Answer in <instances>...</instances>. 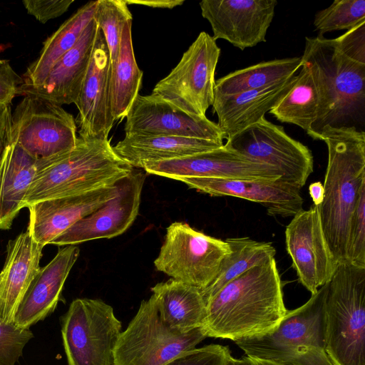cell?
Wrapping results in <instances>:
<instances>
[{
    "mask_svg": "<svg viewBox=\"0 0 365 365\" xmlns=\"http://www.w3.org/2000/svg\"><path fill=\"white\" fill-rule=\"evenodd\" d=\"M6 131H7V130H6ZM5 138H6V137H5ZM4 142H5V139H4ZM4 142L0 148V178H1V156H2V151H3V148H4Z\"/></svg>",
    "mask_w": 365,
    "mask_h": 365,
    "instance_id": "bcb514c9",
    "label": "cell"
},
{
    "mask_svg": "<svg viewBox=\"0 0 365 365\" xmlns=\"http://www.w3.org/2000/svg\"><path fill=\"white\" fill-rule=\"evenodd\" d=\"M226 140L225 144L239 153L277 168L282 181L300 190L314 171L309 148L265 117Z\"/></svg>",
    "mask_w": 365,
    "mask_h": 365,
    "instance_id": "7c38bea8",
    "label": "cell"
},
{
    "mask_svg": "<svg viewBox=\"0 0 365 365\" xmlns=\"http://www.w3.org/2000/svg\"><path fill=\"white\" fill-rule=\"evenodd\" d=\"M23 83L8 60L0 58V110L10 106Z\"/></svg>",
    "mask_w": 365,
    "mask_h": 365,
    "instance_id": "ab89813d",
    "label": "cell"
},
{
    "mask_svg": "<svg viewBox=\"0 0 365 365\" xmlns=\"http://www.w3.org/2000/svg\"><path fill=\"white\" fill-rule=\"evenodd\" d=\"M79 253L76 245H65L46 265L40 267L17 309L16 327L30 329L54 312Z\"/></svg>",
    "mask_w": 365,
    "mask_h": 365,
    "instance_id": "44dd1931",
    "label": "cell"
},
{
    "mask_svg": "<svg viewBox=\"0 0 365 365\" xmlns=\"http://www.w3.org/2000/svg\"><path fill=\"white\" fill-rule=\"evenodd\" d=\"M148 174L176 180L180 178L275 181L282 177L276 168L250 159L226 144L220 148L180 158L150 163Z\"/></svg>",
    "mask_w": 365,
    "mask_h": 365,
    "instance_id": "4fadbf2b",
    "label": "cell"
},
{
    "mask_svg": "<svg viewBox=\"0 0 365 365\" xmlns=\"http://www.w3.org/2000/svg\"><path fill=\"white\" fill-rule=\"evenodd\" d=\"M338 49L346 56L365 64V21L334 38Z\"/></svg>",
    "mask_w": 365,
    "mask_h": 365,
    "instance_id": "74e56055",
    "label": "cell"
},
{
    "mask_svg": "<svg viewBox=\"0 0 365 365\" xmlns=\"http://www.w3.org/2000/svg\"><path fill=\"white\" fill-rule=\"evenodd\" d=\"M310 197L314 202L313 205H319L323 201L324 187L320 182H315L310 184L309 187Z\"/></svg>",
    "mask_w": 365,
    "mask_h": 365,
    "instance_id": "7bdbcfd3",
    "label": "cell"
},
{
    "mask_svg": "<svg viewBox=\"0 0 365 365\" xmlns=\"http://www.w3.org/2000/svg\"><path fill=\"white\" fill-rule=\"evenodd\" d=\"M252 365H281L273 361L249 357Z\"/></svg>",
    "mask_w": 365,
    "mask_h": 365,
    "instance_id": "f6af8a7d",
    "label": "cell"
},
{
    "mask_svg": "<svg viewBox=\"0 0 365 365\" xmlns=\"http://www.w3.org/2000/svg\"><path fill=\"white\" fill-rule=\"evenodd\" d=\"M73 0H24L22 4L28 14L45 24L63 14Z\"/></svg>",
    "mask_w": 365,
    "mask_h": 365,
    "instance_id": "f35d334b",
    "label": "cell"
},
{
    "mask_svg": "<svg viewBox=\"0 0 365 365\" xmlns=\"http://www.w3.org/2000/svg\"><path fill=\"white\" fill-rule=\"evenodd\" d=\"M133 168L115 153L108 138L79 136L68 153L37 160L36 172L21 208L113 185Z\"/></svg>",
    "mask_w": 365,
    "mask_h": 365,
    "instance_id": "3957f363",
    "label": "cell"
},
{
    "mask_svg": "<svg viewBox=\"0 0 365 365\" xmlns=\"http://www.w3.org/2000/svg\"><path fill=\"white\" fill-rule=\"evenodd\" d=\"M202 328L185 334L170 330L162 322L153 295L121 331L114 350L115 365H165L193 349L206 338Z\"/></svg>",
    "mask_w": 365,
    "mask_h": 365,
    "instance_id": "9c48e42d",
    "label": "cell"
},
{
    "mask_svg": "<svg viewBox=\"0 0 365 365\" xmlns=\"http://www.w3.org/2000/svg\"><path fill=\"white\" fill-rule=\"evenodd\" d=\"M325 299L326 351L332 365H365V267L338 263Z\"/></svg>",
    "mask_w": 365,
    "mask_h": 365,
    "instance_id": "8992f818",
    "label": "cell"
},
{
    "mask_svg": "<svg viewBox=\"0 0 365 365\" xmlns=\"http://www.w3.org/2000/svg\"><path fill=\"white\" fill-rule=\"evenodd\" d=\"M96 1L81 6L69 19L43 43L37 58L27 68L22 76L20 91L43 83L56 61L78 41L83 31L93 19Z\"/></svg>",
    "mask_w": 365,
    "mask_h": 365,
    "instance_id": "83f0119b",
    "label": "cell"
},
{
    "mask_svg": "<svg viewBox=\"0 0 365 365\" xmlns=\"http://www.w3.org/2000/svg\"><path fill=\"white\" fill-rule=\"evenodd\" d=\"M128 4H140L155 9H173L182 5L184 0H125Z\"/></svg>",
    "mask_w": 365,
    "mask_h": 365,
    "instance_id": "60d3db41",
    "label": "cell"
},
{
    "mask_svg": "<svg viewBox=\"0 0 365 365\" xmlns=\"http://www.w3.org/2000/svg\"><path fill=\"white\" fill-rule=\"evenodd\" d=\"M327 283L302 306L287 310L271 331L235 344L248 357L281 365H332L326 351Z\"/></svg>",
    "mask_w": 365,
    "mask_h": 365,
    "instance_id": "5b68a950",
    "label": "cell"
},
{
    "mask_svg": "<svg viewBox=\"0 0 365 365\" xmlns=\"http://www.w3.org/2000/svg\"><path fill=\"white\" fill-rule=\"evenodd\" d=\"M302 66V57L262 61L237 70L215 81V96H228L269 86L294 76Z\"/></svg>",
    "mask_w": 365,
    "mask_h": 365,
    "instance_id": "4dcf8cb0",
    "label": "cell"
},
{
    "mask_svg": "<svg viewBox=\"0 0 365 365\" xmlns=\"http://www.w3.org/2000/svg\"><path fill=\"white\" fill-rule=\"evenodd\" d=\"M282 283L274 258L223 286L206 304V336L234 341L273 330L285 316Z\"/></svg>",
    "mask_w": 365,
    "mask_h": 365,
    "instance_id": "6da1fadb",
    "label": "cell"
},
{
    "mask_svg": "<svg viewBox=\"0 0 365 365\" xmlns=\"http://www.w3.org/2000/svg\"><path fill=\"white\" fill-rule=\"evenodd\" d=\"M68 365H115L121 322L99 299L78 298L61 318Z\"/></svg>",
    "mask_w": 365,
    "mask_h": 365,
    "instance_id": "ba28073f",
    "label": "cell"
},
{
    "mask_svg": "<svg viewBox=\"0 0 365 365\" xmlns=\"http://www.w3.org/2000/svg\"><path fill=\"white\" fill-rule=\"evenodd\" d=\"M319 140L328 150L324 198L317 205L325 239L336 262H349V231L365 187V133L354 126H325Z\"/></svg>",
    "mask_w": 365,
    "mask_h": 365,
    "instance_id": "7a4b0ae2",
    "label": "cell"
},
{
    "mask_svg": "<svg viewBox=\"0 0 365 365\" xmlns=\"http://www.w3.org/2000/svg\"><path fill=\"white\" fill-rule=\"evenodd\" d=\"M145 172L133 168L116 184V195L81 219L51 242L58 246L110 239L124 233L134 222L140 209Z\"/></svg>",
    "mask_w": 365,
    "mask_h": 365,
    "instance_id": "5bb4252c",
    "label": "cell"
},
{
    "mask_svg": "<svg viewBox=\"0 0 365 365\" xmlns=\"http://www.w3.org/2000/svg\"><path fill=\"white\" fill-rule=\"evenodd\" d=\"M116 183L86 193L49 199L29 205L27 228L33 239L43 247L51 244L78 220L114 197L118 192Z\"/></svg>",
    "mask_w": 365,
    "mask_h": 365,
    "instance_id": "ffe728a7",
    "label": "cell"
},
{
    "mask_svg": "<svg viewBox=\"0 0 365 365\" xmlns=\"http://www.w3.org/2000/svg\"><path fill=\"white\" fill-rule=\"evenodd\" d=\"M8 125L1 156L0 178V229L9 230L22 209L33 181L37 159L24 151L11 137Z\"/></svg>",
    "mask_w": 365,
    "mask_h": 365,
    "instance_id": "d4e9b609",
    "label": "cell"
},
{
    "mask_svg": "<svg viewBox=\"0 0 365 365\" xmlns=\"http://www.w3.org/2000/svg\"><path fill=\"white\" fill-rule=\"evenodd\" d=\"M230 252L226 241L197 231L186 222H175L166 229L154 265L171 279L203 290L215 279Z\"/></svg>",
    "mask_w": 365,
    "mask_h": 365,
    "instance_id": "30bf717a",
    "label": "cell"
},
{
    "mask_svg": "<svg viewBox=\"0 0 365 365\" xmlns=\"http://www.w3.org/2000/svg\"><path fill=\"white\" fill-rule=\"evenodd\" d=\"M225 365H252L249 357L244 356L240 359H236L230 354L226 359Z\"/></svg>",
    "mask_w": 365,
    "mask_h": 365,
    "instance_id": "ee69618b",
    "label": "cell"
},
{
    "mask_svg": "<svg viewBox=\"0 0 365 365\" xmlns=\"http://www.w3.org/2000/svg\"><path fill=\"white\" fill-rule=\"evenodd\" d=\"M43 246L37 243L28 228L6 245L0 272V321L14 323L17 309L40 269Z\"/></svg>",
    "mask_w": 365,
    "mask_h": 365,
    "instance_id": "7402d4cb",
    "label": "cell"
},
{
    "mask_svg": "<svg viewBox=\"0 0 365 365\" xmlns=\"http://www.w3.org/2000/svg\"><path fill=\"white\" fill-rule=\"evenodd\" d=\"M132 19L125 0L96 1L93 20L105 38L110 65H113L118 58L124 26L132 21Z\"/></svg>",
    "mask_w": 365,
    "mask_h": 365,
    "instance_id": "d6a6232c",
    "label": "cell"
},
{
    "mask_svg": "<svg viewBox=\"0 0 365 365\" xmlns=\"http://www.w3.org/2000/svg\"><path fill=\"white\" fill-rule=\"evenodd\" d=\"M11 112L10 106L0 110V148L4 142L6 130L11 119Z\"/></svg>",
    "mask_w": 365,
    "mask_h": 365,
    "instance_id": "b9f144b4",
    "label": "cell"
},
{
    "mask_svg": "<svg viewBox=\"0 0 365 365\" xmlns=\"http://www.w3.org/2000/svg\"><path fill=\"white\" fill-rule=\"evenodd\" d=\"M220 48L212 36L202 31L178 65L158 81L152 94L189 115L205 118L215 98V74Z\"/></svg>",
    "mask_w": 365,
    "mask_h": 365,
    "instance_id": "52a82bcc",
    "label": "cell"
},
{
    "mask_svg": "<svg viewBox=\"0 0 365 365\" xmlns=\"http://www.w3.org/2000/svg\"><path fill=\"white\" fill-rule=\"evenodd\" d=\"M34 337L30 329H21L14 323L0 321V365H16L25 346Z\"/></svg>",
    "mask_w": 365,
    "mask_h": 365,
    "instance_id": "e575fe53",
    "label": "cell"
},
{
    "mask_svg": "<svg viewBox=\"0 0 365 365\" xmlns=\"http://www.w3.org/2000/svg\"><path fill=\"white\" fill-rule=\"evenodd\" d=\"M97 28L92 19L76 43L56 61L43 83L19 95H34L61 106L75 104L90 63Z\"/></svg>",
    "mask_w": 365,
    "mask_h": 365,
    "instance_id": "603a6c76",
    "label": "cell"
},
{
    "mask_svg": "<svg viewBox=\"0 0 365 365\" xmlns=\"http://www.w3.org/2000/svg\"><path fill=\"white\" fill-rule=\"evenodd\" d=\"M362 21H365L364 0H335L316 13L314 26L323 36L334 31L350 30Z\"/></svg>",
    "mask_w": 365,
    "mask_h": 365,
    "instance_id": "836d02e7",
    "label": "cell"
},
{
    "mask_svg": "<svg viewBox=\"0 0 365 365\" xmlns=\"http://www.w3.org/2000/svg\"><path fill=\"white\" fill-rule=\"evenodd\" d=\"M295 76L259 89L228 96H215L212 105L213 112L217 115V125L226 138L264 117L289 89Z\"/></svg>",
    "mask_w": 365,
    "mask_h": 365,
    "instance_id": "cb8c5ba5",
    "label": "cell"
},
{
    "mask_svg": "<svg viewBox=\"0 0 365 365\" xmlns=\"http://www.w3.org/2000/svg\"><path fill=\"white\" fill-rule=\"evenodd\" d=\"M125 123V135L195 138L223 143L226 137L217 123L180 111L158 96L138 95Z\"/></svg>",
    "mask_w": 365,
    "mask_h": 365,
    "instance_id": "e0dca14e",
    "label": "cell"
},
{
    "mask_svg": "<svg viewBox=\"0 0 365 365\" xmlns=\"http://www.w3.org/2000/svg\"><path fill=\"white\" fill-rule=\"evenodd\" d=\"M160 317L173 331L185 334L202 328L206 302L201 289L170 279L151 288Z\"/></svg>",
    "mask_w": 365,
    "mask_h": 365,
    "instance_id": "4316f807",
    "label": "cell"
},
{
    "mask_svg": "<svg viewBox=\"0 0 365 365\" xmlns=\"http://www.w3.org/2000/svg\"><path fill=\"white\" fill-rule=\"evenodd\" d=\"M301 57L310 66L319 94L318 116L307 134L309 137L319 140L327 125L354 126V121L364 118V63L344 55L334 38L319 35L305 38Z\"/></svg>",
    "mask_w": 365,
    "mask_h": 365,
    "instance_id": "277c9868",
    "label": "cell"
},
{
    "mask_svg": "<svg viewBox=\"0 0 365 365\" xmlns=\"http://www.w3.org/2000/svg\"><path fill=\"white\" fill-rule=\"evenodd\" d=\"M110 68L108 46L97 28L90 63L75 103L80 137L108 138L115 121L110 99Z\"/></svg>",
    "mask_w": 365,
    "mask_h": 365,
    "instance_id": "ac0fdd59",
    "label": "cell"
},
{
    "mask_svg": "<svg viewBox=\"0 0 365 365\" xmlns=\"http://www.w3.org/2000/svg\"><path fill=\"white\" fill-rule=\"evenodd\" d=\"M230 252L223 259L212 283L201 290L207 304L223 286L253 267L274 258L276 250L270 242H258L250 237H232L225 240Z\"/></svg>",
    "mask_w": 365,
    "mask_h": 365,
    "instance_id": "1f68e13d",
    "label": "cell"
},
{
    "mask_svg": "<svg viewBox=\"0 0 365 365\" xmlns=\"http://www.w3.org/2000/svg\"><path fill=\"white\" fill-rule=\"evenodd\" d=\"M131 26L132 21L124 26L118 58L110 68V99L115 120L127 115L141 87L143 71L135 60Z\"/></svg>",
    "mask_w": 365,
    "mask_h": 365,
    "instance_id": "f546056e",
    "label": "cell"
},
{
    "mask_svg": "<svg viewBox=\"0 0 365 365\" xmlns=\"http://www.w3.org/2000/svg\"><path fill=\"white\" fill-rule=\"evenodd\" d=\"M349 262L365 267V187L361 190L351 221Z\"/></svg>",
    "mask_w": 365,
    "mask_h": 365,
    "instance_id": "d590c367",
    "label": "cell"
},
{
    "mask_svg": "<svg viewBox=\"0 0 365 365\" xmlns=\"http://www.w3.org/2000/svg\"><path fill=\"white\" fill-rule=\"evenodd\" d=\"M319 94L310 66H302L289 89L269 111L281 123L294 124L308 134L319 113Z\"/></svg>",
    "mask_w": 365,
    "mask_h": 365,
    "instance_id": "f1b7e54d",
    "label": "cell"
},
{
    "mask_svg": "<svg viewBox=\"0 0 365 365\" xmlns=\"http://www.w3.org/2000/svg\"><path fill=\"white\" fill-rule=\"evenodd\" d=\"M190 188L215 197L230 196L259 203L268 215L293 217L302 210L300 189L279 178L275 181L230 180L212 178H180Z\"/></svg>",
    "mask_w": 365,
    "mask_h": 365,
    "instance_id": "d6986e66",
    "label": "cell"
},
{
    "mask_svg": "<svg viewBox=\"0 0 365 365\" xmlns=\"http://www.w3.org/2000/svg\"><path fill=\"white\" fill-rule=\"evenodd\" d=\"M214 140L168 135H125L113 150L133 168L143 169L150 163L180 158L220 148Z\"/></svg>",
    "mask_w": 365,
    "mask_h": 365,
    "instance_id": "484cf974",
    "label": "cell"
},
{
    "mask_svg": "<svg viewBox=\"0 0 365 365\" xmlns=\"http://www.w3.org/2000/svg\"><path fill=\"white\" fill-rule=\"evenodd\" d=\"M230 354L227 346L209 344L185 352L165 365H225Z\"/></svg>",
    "mask_w": 365,
    "mask_h": 365,
    "instance_id": "8d00e7d4",
    "label": "cell"
},
{
    "mask_svg": "<svg viewBox=\"0 0 365 365\" xmlns=\"http://www.w3.org/2000/svg\"><path fill=\"white\" fill-rule=\"evenodd\" d=\"M11 137L37 160L64 155L77 144L73 116L61 106L31 94L24 96L11 115Z\"/></svg>",
    "mask_w": 365,
    "mask_h": 365,
    "instance_id": "8fae6325",
    "label": "cell"
},
{
    "mask_svg": "<svg viewBox=\"0 0 365 365\" xmlns=\"http://www.w3.org/2000/svg\"><path fill=\"white\" fill-rule=\"evenodd\" d=\"M286 250L299 282L311 292L331 278L337 263L323 232L317 205L301 210L285 230Z\"/></svg>",
    "mask_w": 365,
    "mask_h": 365,
    "instance_id": "9a60e30c",
    "label": "cell"
},
{
    "mask_svg": "<svg viewBox=\"0 0 365 365\" xmlns=\"http://www.w3.org/2000/svg\"><path fill=\"white\" fill-rule=\"evenodd\" d=\"M277 4L276 0H202L200 7L212 38L243 51L266 41Z\"/></svg>",
    "mask_w": 365,
    "mask_h": 365,
    "instance_id": "2e32d148",
    "label": "cell"
}]
</instances>
